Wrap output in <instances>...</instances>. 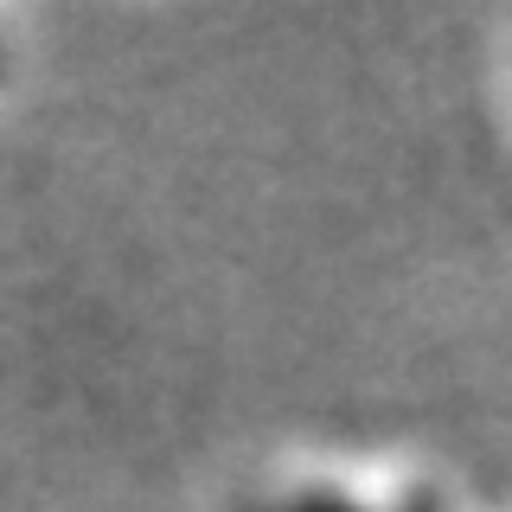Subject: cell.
Listing matches in <instances>:
<instances>
[{
    "instance_id": "2",
    "label": "cell",
    "mask_w": 512,
    "mask_h": 512,
    "mask_svg": "<svg viewBox=\"0 0 512 512\" xmlns=\"http://www.w3.org/2000/svg\"><path fill=\"white\" fill-rule=\"evenodd\" d=\"M250 512H256V506H250Z\"/></svg>"
},
{
    "instance_id": "1",
    "label": "cell",
    "mask_w": 512,
    "mask_h": 512,
    "mask_svg": "<svg viewBox=\"0 0 512 512\" xmlns=\"http://www.w3.org/2000/svg\"><path fill=\"white\" fill-rule=\"evenodd\" d=\"M295 512H352L346 500H333V493H308V500H301Z\"/></svg>"
}]
</instances>
